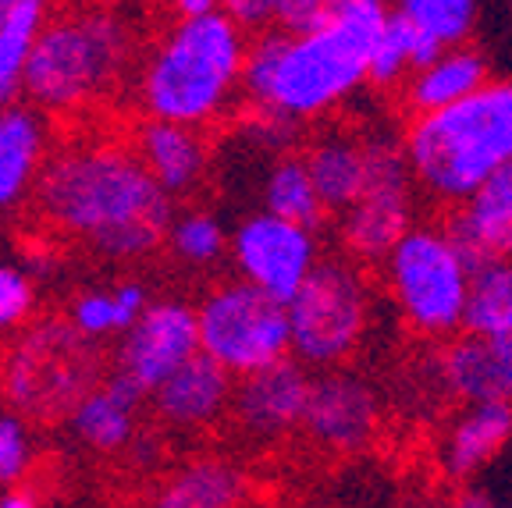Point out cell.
I'll return each mask as SVG.
<instances>
[{
    "instance_id": "cell-21",
    "label": "cell",
    "mask_w": 512,
    "mask_h": 508,
    "mask_svg": "<svg viewBox=\"0 0 512 508\" xmlns=\"http://www.w3.org/2000/svg\"><path fill=\"white\" fill-rule=\"evenodd\" d=\"M50 157L47 111L29 100L0 107V210L22 207Z\"/></svg>"
},
{
    "instance_id": "cell-1",
    "label": "cell",
    "mask_w": 512,
    "mask_h": 508,
    "mask_svg": "<svg viewBox=\"0 0 512 508\" xmlns=\"http://www.w3.org/2000/svg\"><path fill=\"white\" fill-rule=\"evenodd\" d=\"M32 199L54 235L118 263L146 260L168 246L175 221V196L150 175L136 146L111 135L57 146Z\"/></svg>"
},
{
    "instance_id": "cell-25",
    "label": "cell",
    "mask_w": 512,
    "mask_h": 508,
    "mask_svg": "<svg viewBox=\"0 0 512 508\" xmlns=\"http://www.w3.org/2000/svg\"><path fill=\"white\" fill-rule=\"evenodd\" d=\"M260 207L274 210V214L288 217V221L310 224L320 228L328 221V203L320 199V189L310 175V164H306L303 153H274L267 160L264 175H260Z\"/></svg>"
},
{
    "instance_id": "cell-27",
    "label": "cell",
    "mask_w": 512,
    "mask_h": 508,
    "mask_svg": "<svg viewBox=\"0 0 512 508\" xmlns=\"http://www.w3.org/2000/svg\"><path fill=\"white\" fill-rule=\"evenodd\" d=\"M43 25H47V0H18V8L0 22V107L22 100L25 68Z\"/></svg>"
},
{
    "instance_id": "cell-12",
    "label": "cell",
    "mask_w": 512,
    "mask_h": 508,
    "mask_svg": "<svg viewBox=\"0 0 512 508\" xmlns=\"http://www.w3.org/2000/svg\"><path fill=\"white\" fill-rule=\"evenodd\" d=\"M384 402L381 391L356 370L331 366L317 370L306 402L303 434L320 452L328 455H356L367 452L381 434Z\"/></svg>"
},
{
    "instance_id": "cell-4",
    "label": "cell",
    "mask_w": 512,
    "mask_h": 508,
    "mask_svg": "<svg viewBox=\"0 0 512 508\" xmlns=\"http://www.w3.org/2000/svg\"><path fill=\"white\" fill-rule=\"evenodd\" d=\"M136 64V22L93 4L57 15L36 36L25 68V100L54 118H75L107 104Z\"/></svg>"
},
{
    "instance_id": "cell-22",
    "label": "cell",
    "mask_w": 512,
    "mask_h": 508,
    "mask_svg": "<svg viewBox=\"0 0 512 508\" xmlns=\"http://www.w3.org/2000/svg\"><path fill=\"white\" fill-rule=\"evenodd\" d=\"M491 79V61L480 47L466 43H452L441 50L434 61L420 64L406 82H402V100H406L409 114H431L441 107H452L477 93L484 82Z\"/></svg>"
},
{
    "instance_id": "cell-3",
    "label": "cell",
    "mask_w": 512,
    "mask_h": 508,
    "mask_svg": "<svg viewBox=\"0 0 512 508\" xmlns=\"http://www.w3.org/2000/svg\"><path fill=\"white\" fill-rule=\"evenodd\" d=\"M249 29L228 11L178 18L143 57L136 96L146 118L210 128L242 96Z\"/></svg>"
},
{
    "instance_id": "cell-10",
    "label": "cell",
    "mask_w": 512,
    "mask_h": 508,
    "mask_svg": "<svg viewBox=\"0 0 512 508\" xmlns=\"http://www.w3.org/2000/svg\"><path fill=\"white\" fill-rule=\"evenodd\" d=\"M370 178L363 196L338 214L342 249L360 263H381L395 242L416 224V185L406 143L388 128H367Z\"/></svg>"
},
{
    "instance_id": "cell-20",
    "label": "cell",
    "mask_w": 512,
    "mask_h": 508,
    "mask_svg": "<svg viewBox=\"0 0 512 508\" xmlns=\"http://www.w3.org/2000/svg\"><path fill=\"white\" fill-rule=\"evenodd\" d=\"M132 146L150 167V175L175 199L192 196L210 175V139L200 125L146 118L132 135Z\"/></svg>"
},
{
    "instance_id": "cell-2",
    "label": "cell",
    "mask_w": 512,
    "mask_h": 508,
    "mask_svg": "<svg viewBox=\"0 0 512 508\" xmlns=\"http://www.w3.org/2000/svg\"><path fill=\"white\" fill-rule=\"evenodd\" d=\"M392 4H360L310 29H260L242 68L246 111L310 125L370 86V54Z\"/></svg>"
},
{
    "instance_id": "cell-13",
    "label": "cell",
    "mask_w": 512,
    "mask_h": 508,
    "mask_svg": "<svg viewBox=\"0 0 512 508\" xmlns=\"http://www.w3.org/2000/svg\"><path fill=\"white\" fill-rule=\"evenodd\" d=\"M200 317L196 306L185 299H153L128 331H121V345L114 352V370L128 374L146 391L160 388L185 366L192 356H200Z\"/></svg>"
},
{
    "instance_id": "cell-32",
    "label": "cell",
    "mask_w": 512,
    "mask_h": 508,
    "mask_svg": "<svg viewBox=\"0 0 512 508\" xmlns=\"http://www.w3.org/2000/svg\"><path fill=\"white\" fill-rule=\"evenodd\" d=\"M36 302H40V292H36L32 270L0 260V338L32 324Z\"/></svg>"
},
{
    "instance_id": "cell-35",
    "label": "cell",
    "mask_w": 512,
    "mask_h": 508,
    "mask_svg": "<svg viewBox=\"0 0 512 508\" xmlns=\"http://www.w3.org/2000/svg\"><path fill=\"white\" fill-rule=\"evenodd\" d=\"M281 4H285V0H221V8L239 25H246L249 32L274 29V25H278Z\"/></svg>"
},
{
    "instance_id": "cell-38",
    "label": "cell",
    "mask_w": 512,
    "mask_h": 508,
    "mask_svg": "<svg viewBox=\"0 0 512 508\" xmlns=\"http://www.w3.org/2000/svg\"><path fill=\"white\" fill-rule=\"evenodd\" d=\"M15 8H18V0H0V22H4Z\"/></svg>"
},
{
    "instance_id": "cell-29",
    "label": "cell",
    "mask_w": 512,
    "mask_h": 508,
    "mask_svg": "<svg viewBox=\"0 0 512 508\" xmlns=\"http://www.w3.org/2000/svg\"><path fill=\"white\" fill-rule=\"evenodd\" d=\"M466 331L477 334H512V256L473 274L470 306H466Z\"/></svg>"
},
{
    "instance_id": "cell-11",
    "label": "cell",
    "mask_w": 512,
    "mask_h": 508,
    "mask_svg": "<svg viewBox=\"0 0 512 508\" xmlns=\"http://www.w3.org/2000/svg\"><path fill=\"white\" fill-rule=\"evenodd\" d=\"M228 260L242 281L288 302L324 260L320 228L288 221V217L260 207L232 228Z\"/></svg>"
},
{
    "instance_id": "cell-8",
    "label": "cell",
    "mask_w": 512,
    "mask_h": 508,
    "mask_svg": "<svg viewBox=\"0 0 512 508\" xmlns=\"http://www.w3.org/2000/svg\"><path fill=\"white\" fill-rule=\"evenodd\" d=\"M374 285L363 263L349 253L317 263L310 278L288 299L292 356L310 370L345 366L363 349L374 324Z\"/></svg>"
},
{
    "instance_id": "cell-7",
    "label": "cell",
    "mask_w": 512,
    "mask_h": 508,
    "mask_svg": "<svg viewBox=\"0 0 512 508\" xmlns=\"http://www.w3.org/2000/svg\"><path fill=\"white\" fill-rule=\"evenodd\" d=\"M473 263L445 224L416 221L381 260V285L399 320L424 342H448L466 331Z\"/></svg>"
},
{
    "instance_id": "cell-36",
    "label": "cell",
    "mask_w": 512,
    "mask_h": 508,
    "mask_svg": "<svg viewBox=\"0 0 512 508\" xmlns=\"http://www.w3.org/2000/svg\"><path fill=\"white\" fill-rule=\"evenodd\" d=\"M40 505V494L32 491V484H11V487H0V508H32Z\"/></svg>"
},
{
    "instance_id": "cell-16",
    "label": "cell",
    "mask_w": 512,
    "mask_h": 508,
    "mask_svg": "<svg viewBox=\"0 0 512 508\" xmlns=\"http://www.w3.org/2000/svg\"><path fill=\"white\" fill-rule=\"evenodd\" d=\"M434 381L459 405L512 402V334L459 331L438 352Z\"/></svg>"
},
{
    "instance_id": "cell-18",
    "label": "cell",
    "mask_w": 512,
    "mask_h": 508,
    "mask_svg": "<svg viewBox=\"0 0 512 508\" xmlns=\"http://www.w3.org/2000/svg\"><path fill=\"white\" fill-rule=\"evenodd\" d=\"M150 402V391L121 370H111L93 391L75 402L68 413V430L82 448L96 455H118L139 437V409Z\"/></svg>"
},
{
    "instance_id": "cell-33",
    "label": "cell",
    "mask_w": 512,
    "mask_h": 508,
    "mask_svg": "<svg viewBox=\"0 0 512 508\" xmlns=\"http://www.w3.org/2000/svg\"><path fill=\"white\" fill-rule=\"evenodd\" d=\"M388 15H392V11H388ZM409 72H413V61H409L406 47H402V40L392 29V18H388L381 36H377V43H374V54H370V86L402 89V82L409 79Z\"/></svg>"
},
{
    "instance_id": "cell-31",
    "label": "cell",
    "mask_w": 512,
    "mask_h": 508,
    "mask_svg": "<svg viewBox=\"0 0 512 508\" xmlns=\"http://www.w3.org/2000/svg\"><path fill=\"white\" fill-rule=\"evenodd\" d=\"M36 466V441H32L29 416L0 413V487L25 484Z\"/></svg>"
},
{
    "instance_id": "cell-26",
    "label": "cell",
    "mask_w": 512,
    "mask_h": 508,
    "mask_svg": "<svg viewBox=\"0 0 512 508\" xmlns=\"http://www.w3.org/2000/svg\"><path fill=\"white\" fill-rule=\"evenodd\" d=\"M150 285L139 278L118 281L111 288H89L79 292L68 306V320L89 338H111L132 327V320L150 306Z\"/></svg>"
},
{
    "instance_id": "cell-9",
    "label": "cell",
    "mask_w": 512,
    "mask_h": 508,
    "mask_svg": "<svg viewBox=\"0 0 512 508\" xmlns=\"http://www.w3.org/2000/svg\"><path fill=\"white\" fill-rule=\"evenodd\" d=\"M196 317H200L203 352L235 377L292 356L288 302L249 285L239 274L232 281H217L196 302Z\"/></svg>"
},
{
    "instance_id": "cell-30",
    "label": "cell",
    "mask_w": 512,
    "mask_h": 508,
    "mask_svg": "<svg viewBox=\"0 0 512 508\" xmlns=\"http://www.w3.org/2000/svg\"><path fill=\"white\" fill-rule=\"evenodd\" d=\"M392 11L431 32L438 43L452 47V43H466L477 32L484 0H392Z\"/></svg>"
},
{
    "instance_id": "cell-37",
    "label": "cell",
    "mask_w": 512,
    "mask_h": 508,
    "mask_svg": "<svg viewBox=\"0 0 512 508\" xmlns=\"http://www.w3.org/2000/svg\"><path fill=\"white\" fill-rule=\"evenodd\" d=\"M168 4L178 18H196V15H210V11H221V0H168Z\"/></svg>"
},
{
    "instance_id": "cell-34",
    "label": "cell",
    "mask_w": 512,
    "mask_h": 508,
    "mask_svg": "<svg viewBox=\"0 0 512 508\" xmlns=\"http://www.w3.org/2000/svg\"><path fill=\"white\" fill-rule=\"evenodd\" d=\"M360 4H392V0H285L274 29H288V32L310 29V25L324 22V18L338 15V11L360 8Z\"/></svg>"
},
{
    "instance_id": "cell-24",
    "label": "cell",
    "mask_w": 512,
    "mask_h": 508,
    "mask_svg": "<svg viewBox=\"0 0 512 508\" xmlns=\"http://www.w3.org/2000/svg\"><path fill=\"white\" fill-rule=\"evenodd\" d=\"M306 164L320 189V199L328 203L331 214H342L363 196L370 178V153L367 132H349V128H328L306 146Z\"/></svg>"
},
{
    "instance_id": "cell-15",
    "label": "cell",
    "mask_w": 512,
    "mask_h": 508,
    "mask_svg": "<svg viewBox=\"0 0 512 508\" xmlns=\"http://www.w3.org/2000/svg\"><path fill=\"white\" fill-rule=\"evenodd\" d=\"M239 377L228 374L207 352L192 356L160 388L150 391V409L175 434H203L232 420V398Z\"/></svg>"
},
{
    "instance_id": "cell-19",
    "label": "cell",
    "mask_w": 512,
    "mask_h": 508,
    "mask_svg": "<svg viewBox=\"0 0 512 508\" xmlns=\"http://www.w3.org/2000/svg\"><path fill=\"white\" fill-rule=\"evenodd\" d=\"M445 228L466 253L473 270L512 256V164L498 167L463 203L448 210Z\"/></svg>"
},
{
    "instance_id": "cell-17",
    "label": "cell",
    "mask_w": 512,
    "mask_h": 508,
    "mask_svg": "<svg viewBox=\"0 0 512 508\" xmlns=\"http://www.w3.org/2000/svg\"><path fill=\"white\" fill-rule=\"evenodd\" d=\"M512 445V402H463L438 437V469L452 484H473Z\"/></svg>"
},
{
    "instance_id": "cell-28",
    "label": "cell",
    "mask_w": 512,
    "mask_h": 508,
    "mask_svg": "<svg viewBox=\"0 0 512 508\" xmlns=\"http://www.w3.org/2000/svg\"><path fill=\"white\" fill-rule=\"evenodd\" d=\"M228 246H232V231L224 228L221 217L210 214V210H182L175 214L168 231V249L178 263L192 270H210L228 256Z\"/></svg>"
},
{
    "instance_id": "cell-14",
    "label": "cell",
    "mask_w": 512,
    "mask_h": 508,
    "mask_svg": "<svg viewBox=\"0 0 512 508\" xmlns=\"http://www.w3.org/2000/svg\"><path fill=\"white\" fill-rule=\"evenodd\" d=\"M310 388V366L299 363L296 356L253 370L235 381L232 423L253 445H278L288 434L303 430Z\"/></svg>"
},
{
    "instance_id": "cell-23",
    "label": "cell",
    "mask_w": 512,
    "mask_h": 508,
    "mask_svg": "<svg viewBox=\"0 0 512 508\" xmlns=\"http://www.w3.org/2000/svg\"><path fill=\"white\" fill-rule=\"evenodd\" d=\"M153 501L164 508H235L253 501V477L224 455H196L160 480Z\"/></svg>"
},
{
    "instance_id": "cell-5",
    "label": "cell",
    "mask_w": 512,
    "mask_h": 508,
    "mask_svg": "<svg viewBox=\"0 0 512 508\" xmlns=\"http://www.w3.org/2000/svg\"><path fill=\"white\" fill-rule=\"evenodd\" d=\"M416 185L441 207H456L512 164V79H488L477 93L431 114H413L402 132Z\"/></svg>"
},
{
    "instance_id": "cell-6",
    "label": "cell",
    "mask_w": 512,
    "mask_h": 508,
    "mask_svg": "<svg viewBox=\"0 0 512 508\" xmlns=\"http://www.w3.org/2000/svg\"><path fill=\"white\" fill-rule=\"evenodd\" d=\"M107 359L100 338H89L64 317L25 324L11 349L0 359V395L15 413L29 420H68L86 391L107 377Z\"/></svg>"
}]
</instances>
